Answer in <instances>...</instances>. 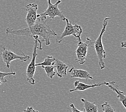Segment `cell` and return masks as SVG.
<instances>
[{
    "instance_id": "8992f818",
    "label": "cell",
    "mask_w": 126,
    "mask_h": 112,
    "mask_svg": "<svg viewBox=\"0 0 126 112\" xmlns=\"http://www.w3.org/2000/svg\"><path fill=\"white\" fill-rule=\"evenodd\" d=\"M48 8L44 13L37 15V16L40 17L41 19L46 20L47 17H49L50 20H53L55 17H59L61 20L64 21L65 17L63 14V12L58 8V5L61 3V0H58L55 4L51 2V0H47Z\"/></svg>"
},
{
    "instance_id": "ba28073f",
    "label": "cell",
    "mask_w": 126,
    "mask_h": 112,
    "mask_svg": "<svg viewBox=\"0 0 126 112\" xmlns=\"http://www.w3.org/2000/svg\"><path fill=\"white\" fill-rule=\"evenodd\" d=\"M38 6L35 3H30L26 5L27 14L25 21L28 27L34 24L37 19V10Z\"/></svg>"
},
{
    "instance_id": "52a82bcc",
    "label": "cell",
    "mask_w": 126,
    "mask_h": 112,
    "mask_svg": "<svg viewBox=\"0 0 126 112\" xmlns=\"http://www.w3.org/2000/svg\"><path fill=\"white\" fill-rule=\"evenodd\" d=\"M78 47L75 51L76 54V61L80 65H83L87 60V53L89 47L93 46V42L90 38H87L86 42L83 43L77 42Z\"/></svg>"
},
{
    "instance_id": "5bb4252c",
    "label": "cell",
    "mask_w": 126,
    "mask_h": 112,
    "mask_svg": "<svg viewBox=\"0 0 126 112\" xmlns=\"http://www.w3.org/2000/svg\"><path fill=\"white\" fill-rule=\"evenodd\" d=\"M55 60V58H54L53 57L47 56L46 57V58H45L43 62H42L41 63L36 64L35 66H46L53 65Z\"/></svg>"
},
{
    "instance_id": "9a60e30c",
    "label": "cell",
    "mask_w": 126,
    "mask_h": 112,
    "mask_svg": "<svg viewBox=\"0 0 126 112\" xmlns=\"http://www.w3.org/2000/svg\"><path fill=\"white\" fill-rule=\"evenodd\" d=\"M41 67L43 68L44 69V70L45 71L47 76L50 79H52L53 77L55 75L56 73L54 71V66L53 65L50 66H41Z\"/></svg>"
},
{
    "instance_id": "277c9868",
    "label": "cell",
    "mask_w": 126,
    "mask_h": 112,
    "mask_svg": "<svg viewBox=\"0 0 126 112\" xmlns=\"http://www.w3.org/2000/svg\"><path fill=\"white\" fill-rule=\"evenodd\" d=\"M34 41V45L33 49L32 57L30 63L28 65V67L26 69V75L27 78V81L32 85H34L35 84V80L34 79V75L35 71V59L36 57L38 56L37 49L40 50L39 46H38V43H39L40 45H42V43L39 39V37L38 36H33V37Z\"/></svg>"
},
{
    "instance_id": "d6986e66",
    "label": "cell",
    "mask_w": 126,
    "mask_h": 112,
    "mask_svg": "<svg viewBox=\"0 0 126 112\" xmlns=\"http://www.w3.org/2000/svg\"><path fill=\"white\" fill-rule=\"evenodd\" d=\"M23 112H39L38 111L34 110L32 107H28L25 110L23 111Z\"/></svg>"
},
{
    "instance_id": "4fadbf2b",
    "label": "cell",
    "mask_w": 126,
    "mask_h": 112,
    "mask_svg": "<svg viewBox=\"0 0 126 112\" xmlns=\"http://www.w3.org/2000/svg\"><path fill=\"white\" fill-rule=\"evenodd\" d=\"M80 100L83 104V110L84 112H98V108L95 102H91L85 99H81Z\"/></svg>"
},
{
    "instance_id": "8fae6325",
    "label": "cell",
    "mask_w": 126,
    "mask_h": 112,
    "mask_svg": "<svg viewBox=\"0 0 126 112\" xmlns=\"http://www.w3.org/2000/svg\"><path fill=\"white\" fill-rule=\"evenodd\" d=\"M53 66L56 69L57 75L59 78L67 76V70L68 68V66L66 64L62 62L59 59H55Z\"/></svg>"
},
{
    "instance_id": "5b68a950",
    "label": "cell",
    "mask_w": 126,
    "mask_h": 112,
    "mask_svg": "<svg viewBox=\"0 0 126 112\" xmlns=\"http://www.w3.org/2000/svg\"><path fill=\"white\" fill-rule=\"evenodd\" d=\"M64 21L66 22L65 29L62 33L61 35L57 39V43H60L64 37L70 36H73L75 37H76L77 39V42L82 41L80 36L83 32V30L81 26L77 24L73 25L71 22H70L67 18H65Z\"/></svg>"
},
{
    "instance_id": "6da1fadb",
    "label": "cell",
    "mask_w": 126,
    "mask_h": 112,
    "mask_svg": "<svg viewBox=\"0 0 126 112\" xmlns=\"http://www.w3.org/2000/svg\"><path fill=\"white\" fill-rule=\"evenodd\" d=\"M5 33L7 35L31 36L32 37L37 36L42 38L46 45H50V36H58L56 33L47 25L45 19H41L38 16L33 25L18 30L7 28Z\"/></svg>"
},
{
    "instance_id": "30bf717a",
    "label": "cell",
    "mask_w": 126,
    "mask_h": 112,
    "mask_svg": "<svg viewBox=\"0 0 126 112\" xmlns=\"http://www.w3.org/2000/svg\"><path fill=\"white\" fill-rule=\"evenodd\" d=\"M68 72L70 73L71 78L84 79L86 80L94 79L88 71L84 69H76L74 67H72Z\"/></svg>"
},
{
    "instance_id": "ac0fdd59",
    "label": "cell",
    "mask_w": 126,
    "mask_h": 112,
    "mask_svg": "<svg viewBox=\"0 0 126 112\" xmlns=\"http://www.w3.org/2000/svg\"><path fill=\"white\" fill-rule=\"evenodd\" d=\"M69 107L70 112H84L83 110H82V111H79V110H77L73 104H71L69 105Z\"/></svg>"
},
{
    "instance_id": "44dd1931",
    "label": "cell",
    "mask_w": 126,
    "mask_h": 112,
    "mask_svg": "<svg viewBox=\"0 0 126 112\" xmlns=\"http://www.w3.org/2000/svg\"><path fill=\"white\" fill-rule=\"evenodd\" d=\"M1 84H2V83L1 82V81H0V85H1Z\"/></svg>"
},
{
    "instance_id": "ffe728a7",
    "label": "cell",
    "mask_w": 126,
    "mask_h": 112,
    "mask_svg": "<svg viewBox=\"0 0 126 112\" xmlns=\"http://www.w3.org/2000/svg\"><path fill=\"white\" fill-rule=\"evenodd\" d=\"M126 42H121V46L122 47H126Z\"/></svg>"
},
{
    "instance_id": "3957f363",
    "label": "cell",
    "mask_w": 126,
    "mask_h": 112,
    "mask_svg": "<svg viewBox=\"0 0 126 112\" xmlns=\"http://www.w3.org/2000/svg\"><path fill=\"white\" fill-rule=\"evenodd\" d=\"M1 59L3 62V64L6 67H10V63L15 60H19L22 62H26L30 58L29 56H27L21 51V55H18L13 51L5 48V45L0 46Z\"/></svg>"
},
{
    "instance_id": "9c48e42d",
    "label": "cell",
    "mask_w": 126,
    "mask_h": 112,
    "mask_svg": "<svg viewBox=\"0 0 126 112\" xmlns=\"http://www.w3.org/2000/svg\"><path fill=\"white\" fill-rule=\"evenodd\" d=\"M115 81H110V82H105L100 84H94L92 85H87L84 83H80L79 81H75L74 83V89H71L69 90L70 92H73L76 91V90H79V91H84V90H89L91 88H94L97 86H100L103 85H106L107 86L109 84H112L114 83Z\"/></svg>"
},
{
    "instance_id": "2e32d148",
    "label": "cell",
    "mask_w": 126,
    "mask_h": 112,
    "mask_svg": "<svg viewBox=\"0 0 126 112\" xmlns=\"http://www.w3.org/2000/svg\"><path fill=\"white\" fill-rule=\"evenodd\" d=\"M15 75L16 72H13L12 71V69L11 72H8V73H5V72H2L0 71V81H1L2 83H7L8 81L5 79L6 77Z\"/></svg>"
},
{
    "instance_id": "7c38bea8",
    "label": "cell",
    "mask_w": 126,
    "mask_h": 112,
    "mask_svg": "<svg viewBox=\"0 0 126 112\" xmlns=\"http://www.w3.org/2000/svg\"><path fill=\"white\" fill-rule=\"evenodd\" d=\"M110 90L114 91L117 94V98L118 99L119 101L120 102L125 109H126V97L125 93L119 89V87L115 82L112 84H109L107 86Z\"/></svg>"
},
{
    "instance_id": "e0dca14e",
    "label": "cell",
    "mask_w": 126,
    "mask_h": 112,
    "mask_svg": "<svg viewBox=\"0 0 126 112\" xmlns=\"http://www.w3.org/2000/svg\"><path fill=\"white\" fill-rule=\"evenodd\" d=\"M101 106L103 112H116L115 109L109 102H106L104 103Z\"/></svg>"
},
{
    "instance_id": "7a4b0ae2",
    "label": "cell",
    "mask_w": 126,
    "mask_h": 112,
    "mask_svg": "<svg viewBox=\"0 0 126 112\" xmlns=\"http://www.w3.org/2000/svg\"><path fill=\"white\" fill-rule=\"evenodd\" d=\"M110 20V19L109 17H106L104 19L103 23V28H102L100 34L96 41L94 42H93V47L94 48L96 54H97V56L99 60V65L101 69H103L105 67V64L104 62V59H105L106 57V52L104 49L103 42H102V37L105 31L108 22Z\"/></svg>"
}]
</instances>
